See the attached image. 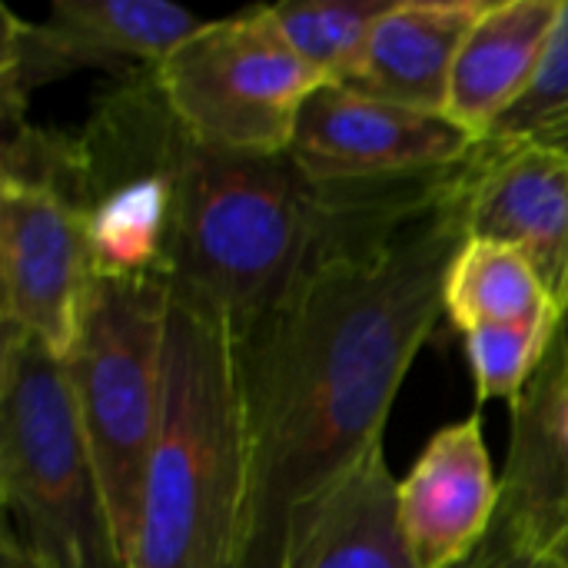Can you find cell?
Here are the masks:
<instances>
[{
    "mask_svg": "<svg viewBox=\"0 0 568 568\" xmlns=\"http://www.w3.org/2000/svg\"><path fill=\"white\" fill-rule=\"evenodd\" d=\"M556 346H559V353H562V359H566V369H568V303H566V310H562V316H559Z\"/></svg>",
    "mask_w": 568,
    "mask_h": 568,
    "instance_id": "cell-22",
    "label": "cell"
},
{
    "mask_svg": "<svg viewBox=\"0 0 568 568\" xmlns=\"http://www.w3.org/2000/svg\"><path fill=\"white\" fill-rule=\"evenodd\" d=\"M0 568H43L23 549V542L13 536V529L7 523H3V532H0Z\"/></svg>",
    "mask_w": 568,
    "mask_h": 568,
    "instance_id": "cell-21",
    "label": "cell"
},
{
    "mask_svg": "<svg viewBox=\"0 0 568 568\" xmlns=\"http://www.w3.org/2000/svg\"><path fill=\"white\" fill-rule=\"evenodd\" d=\"M509 409L513 439L493 526L536 552L559 556L568 542V369L556 343Z\"/></svg>",
    "mask_w": 568,
    "mask_h": 568,
    "instance_id": "cell-12",
    "label": "cell"
},
{
    "mask_svg": "<svg viewBox=\"0 0 568 568\" xmlns=\"http://www.w3.org/2000/svg\"><path fill=\"white\" fill-rule=\"evenodd\" d=\"M466 243L456 193L393 243L316 266L236 336L246 513L236 568H286L306 516L373 449L443 316Z\"/></svg>",
    "mask_w": 568,
    "mask_h": 568,
    "instance_id": "cell-1",
    "label": "cell"
},
{
    "mask_svg": "<svg viewBox=\"0 0 568 568\" xmlns=\"http://www.w3.org/2000/svg\"><path fill=\"white\" fill-rule=\"evenodd\" d=\"M396 483L373 449L296 532L286 568H419L399 526Z\"/></svg>",
    "mask_w": 568,
    "mask_h": 568,
    "instance_id": "cell-15",
    "label": "cell"
},
{
    "mask_svg": "<svg viewBox=\"0 0 568 568\" xmlns=\"http://www.w3.org/2000/svg\"><path fill=\"white\" fill-rule=\"evenodd\" d=\"M0 499L3 523L43 568H123L67 363L10 326L0 343Z\"/></svg>",
    "mask_w": 568,
    "mask_h": 568,
    "instance_id": "cell-3",
    "label": "cell"
},
{
    "mask_svg": "<svg viewBox=\"0 0 568 568\" xmlns=\"http://www.w3.org/2000/svg\"><path fill=\"white\" fill-rule=\"evenodd\" d=\"M556 559H559V562H562V566L568 568V542H566V546H562V549H559V556H556Z\"/></svg>",
    "mask_w": 568,
    "mask_h": 568,
    "instance_id": "cell-23",
    "label": "cell"
},
{
    "mask_svg": "<svg viewBox=\"0 0 568 568\" xmlns=\"http://www.w3.org/2000/svg\"><path fill=\"white\" fill-rule=\"evenodd\" d=\"M93 283L83 220L60 193L0 180L3 326L67 359Z\"/></svg>",
    "mask_w": 568,
    "mask_h": 568,
    "instance_id": "cell-9",
    "label": "cell"
},
{
    "mask_svg": "<svg viewBox=\"0 0 568 568\" xmlns=\"http://www.w3.org/2000/svg\"><path fill=\"white\" fill-rule=\"evenodd\" d=\"M389 7L393 0H286L270 10L290 47L326 83H339Z\"/></svg>",
    "mask_w": 568,
    "mask_h": 568,
    "instance_id": "cell-17",
    "label": "cell"
},
{
    "mask_svg": "<svg viewBox=\"0 0 568 568\" xmlns=\"http://www.w3.org/2000/svg\"><path fill=\"white\" fill-rule=\"evenodd\" d=\"M486 7L489 0H393L339 83L406 110L446 116L463 40Z\"/></svg>",
    "mask_w": 568,
    "mask_h": 568,
    "instance_id": "cell-13",
    "label": "cell"
},
{
    "mask_svg": "<svg viewBox=\"0 0 568 568\" xmlns=\"http://www.w3.org/2000/svg\"><path fill=\"white\" fill-rule=\"evenodd\" d=\"M186 130L156 70L116 77L77 130V213L100 280H173Z\"/></svg>",
    "mask_w": 568,
    "mask_h": 568,
    "instance_id": "cell-4",
    "label": "cell"
},
{
    "mask_svg": "<svg viewBox=\"0 0 568 568\" xmlns=\"http://www.w3.org/2000/svg\"><path fill=\"white\" fill-rule=\"evenodd\" d=\"M396 509L419 568H456L483 546L499 513V479L479 416L449 423L426 443L396 483Z\"/></svg>",
    "mask_w": 568,
    "mask_h": 568,
    "instance_id": "cell-11",
    "label": "cell"
},
{
    "mask_svg": "<svg viewBox=\"0 0 568 568\" xmlns=\"http://www.w3.org/2000/svg\"><path fill=\"white\" fill-rule=\"evenodd\" d=\"M443 316L469 333L479 326H559L562 310L526 253L496 240H466L446 273Z\"/></svg>",
    "mask_w": 568,
    "mask_h": 568,
    "instance_id": "cell-16",
    "label": "cell"
},
{
    "mask_svg": "<svg viewBox=\"0 0 568 568\" xmlns=\"http://www.w3.org/2000/svg\"><path fill=\"white\" fill-rule=\"evenodd\" d=\"M466 240L516 246L559 310L568 303V156L519 140H479L456 186Z\"/></svg>",
    "mask_w": 568,
    "mask_h": 568,
    "instance_id": "cell-10",
    "label": "cell"
},
{
    "mask_svg": "<svg viewBox=\"0 0 568 568\" xmlns=\"http://www.w3.org/2000/svg\"><path fill=\"white\" fill-rule=\"evenodd\" d=\"M476 146L449 116L323 83L303 103L286 153L313 183H383L463 166Z\"/></svg>",
    "mask_w": 568,
    "mask_h": 568,
    "instance_id": "cell-8",
    "label": "cell"
},
{
    "mask_svg": "<svg viewBox=\"0 0 568 568\" xmlns=\"http://www.w3.org/2000/svg\"><path fill=\"white\" fill-rule=\"evenodd\" d=\"M153 70L183 130L233 153H286L303 103L326 83L270 7L206 20Z\"/></svg>",
    "mask_w": 568,
    "mask_h": 568,
    "instance_id": "cell-6",
    "label": "cell"
},
{
    "mask_svg": "<svg viewBox=\"0 0 568 568\" xmlns=\"http://www.w3.org/2000/svg\"><path fill=\"white\" fill-rule=\"evenodd\" d=\"M246 416L233 323L170 286L163 419L126 568H236Z\"/></svg>",
    "mask_w": 568,
    "mask_h": 568,
    "instance_id": "cell-2",
    "label": "cell"
},
{
    "mask_svg": "<svg viewBox=\"0 0 568 568\" xmlns=\"http://www.w3.org/2000/svg\"><path fill=\"white\" fill-rule=\"evenodd\" d=\"M456 568H566L556 556L549 552H536L529 546H523L519 539H513L509 532H503L499 526L489 529V536L483 539V546Z\"/></svg>",
    "mask_w": 568,
    "mask_h": 568,
    "instance_id": "cell-20",
    "label": "cell"
},
{
    "mask_svg": "<svg viewBox=\"0 0 568 568\" xmlns=\"http://www.w3.org/2000/svg\"><path fill=\"white\" fill-rule=\"evenodd\" d=\"M489 136L536 143L568 156V0L562 3L546 63L532 90L503 116V123Z\"/></svg>",
    "mask_w": 568,
    "mask_h": 568,
    "instance_id": "cell-19",
    "label": "cell"
},
{
    "mask_svg": "<svg viewBox=\"0 0 568 568\" xmlns=\"http://www.w3.org/2000/svg\"><path fill=\"white\" fill-rule=\"evenodd\" d=\"M566 0H489L463 40L446 116L486 140L532 90Z\"/></svg>",
    "mask_w": 568,
    "mask_h": 568,
    "instance_id": "cell-14",
    "label": "cell"
},
{
    "mask_svg": "<svg viewBox=\"0 0 568 568\" xmlns=\"http://www.w3.org/2000/svg\"><path fill=\"white\" fill-rule=\"evenodd\" d=\"M170 283L93 276L67 376L126 568L163 419Z\"/></svg>",
    "mask_w": 568,
    "mask_h": 568,
    "instance_id": "cell-5",
    "label": "cell"
},
{
    "mask_svg": "<svg viewBox=\"0 0 568 568\" xmlns=\"http://www.w3.org/2000/svg\"><path fill=\"white\" fill-rule=\"evenodd\" d=\"M556 333L559 326H479L463 333L476 399H506L513 406L546 363Z\"/></svg>",
    "mask_w": 568,
    "mask_h": 568,
    "instance_id": "cell-18",
    "label": "cell"
},
{
    "mask_svg": "<svg viewBox=\"0 0 568 568\" xmlns=\"http://www.w3.org/2000/svg\"><path fill=\"white\" fill-rule=\"evenodd\" d=\"M3 13L0 53V133L27 126L33 90L97 67L116 77L160 67L206 20L166 0H57L40 23Z\"/></svg>",
    "mask_w": 568,
    "mask_h": 568,
    "instance_id": "cell-7",
    "label": "cell"
}]
</instances>
